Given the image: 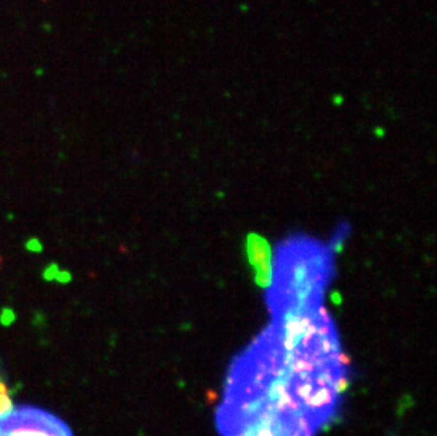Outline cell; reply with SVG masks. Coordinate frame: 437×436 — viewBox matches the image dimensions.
Instances as JSON below:
<instances>
[{
  "instance_id": "obj_1",
  "label": "cell",
  "mask_w": 437,
  "mask_h": 436,
  "mask_svg": "<svg viewBox=\"0 0 437 436\" xmlns=\"http://www.w3.org/2000/svg\"><path fill=\"white\" fill-rule=\"evenodd\" d=\"M270 316L228 371L215 411L221 436H317L338 412L349 364L324 306Z\"/></svg>"
},
{
  "instance_id": "obj_5",
  "label": "cell",
  "mask_w": 437,
  "mask_h": 436,
  "mask_svg": "<svg viewBox=\"0 0 437 436\" xmlns=\"http://www.w3.org/2000/svg\"><path fill=\"white\" fill-rule=\"evenodd\" d=\"M58 272H60V269H58V265L50 264L44 269V272H43V278H44L45 280H53V279H56V276Z\"/></svg>"
},
{
  "instance_id": "obj_3",
  "label": "cell",
  "mask_w": 437,
  "mask_h": 436,
  "mask_svg": "<svg viewBox=\"0 0 437 436\" xmlns=\"http://www.w3.org/2000/svg\"><path fill=\"white\" fill-rule=\"evenodd\" d=\"M249 255L256 272V280L260 285H269L270 282V258L269 247L259 237H253L249 241Z\"/></svg>"
},
{
  "instance_id": "obj_6",
  "label": "cell",
  "mask_w": 437,
  "mask_h": 436,
  "mask_svg": "<svg viewBox=\"0 0 437 436\" xmlns=\"http://www.w3.org/2000/svg\"><path fill=\"white\" fill-rule=\"evenodd\" d=\"M26 247H27V249H29V251H31V252H40V251L43 249V245H41V242L38 241V240H35V238L29 240V241H27V244H26Z\"/></svg>"
},
{
  "instance_id": "obj_7",
  "label": "cell",
  "mask_w": 437,
  "mask_h": 436,
  "mask_svg": "<svg viewBox=\"0 0 437 436\" xmlns=\"http://www.w3.org/2000/svg\"><path fill=\"white\" fill-rule=\"evenodd\" d=\"M71 279H72V276L68 271H60L56 276V280L60 283H68V282H71Z\"/></svg>"
},
{
  "instance_id": "obj_4",
  "label": "cell",
  "mask_w": 437,
  "mask_h": 436,
  "mask_svg": "<svg viewBox=\"0 0 437 436\" xmlns=\"http://www.w3.org/2000/svg\"><path fill=\"white\" fill-rule=\"evenodd\" d=\"M13 320H16V313L13 310L9 309V308H4V309L1 310V313H0V321H1V324L9 326V324L13 323Z\"/></svg>"
},
{
  "instance_id": "obj_2",
  "label": "cell",
  "mask_w": 437,
  "mask_h": 436,
  "mask_svg": "<svg viewBox=\"0 0 437 436\" xmlns=\"http://www.w3.org/2000/svg\"><path fill=\"white\" fill-rule=\"evenodd\" d=\"M0 436H74L69 425L44 408L19 405L0 413Z\"/></svg>"
}]
</instances>
